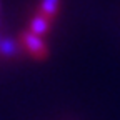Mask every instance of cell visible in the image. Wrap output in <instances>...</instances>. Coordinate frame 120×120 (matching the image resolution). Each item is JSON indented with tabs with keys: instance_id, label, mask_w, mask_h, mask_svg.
I'll use <instances>...</instances> for the list:
<instances>
[{
	"instance_id": "cell-1",
	"label": "cell",
	"mask_w": 120,
	"mask_h": 120,
	"mask_svg": "<svg viewBox=\"0 0 120 120\" xmlns=\"http://www.w3.org/2000/svg\"><path fill=\"white\" fill-rule=\"evenodd\" d=\"M19 42L22 45V49L35 60H45L49 57V47L47 43L42 40L40 35L32 34L30 30H23L19 35Z\"/></svg>"
},
{
	"instance_id": "cell-3",
	"label": "cell",
	"mask_w": 120,
	"mask_h": 120,
	"mask_svg": "<svg viewBox=\"0 0 120 120\" xmlns=\"http://www.w3.org/2000/svg\"><path fill=\"white\" fill-rule=\"evenodd\" d=\"M50 23H52V22H50L49 19H45L42 13L37 12L34 17L30 19V22H28V30H30L32 34L42 37V35H45V34L50 30Z\"/></svg>"
},
{
	"instance_id": "cell-4",
	"label": "cell",
	"mask_w": 120,
	"mask_h": 120,
	"mask_svg": "<svg viewBox=\"0 0 120 120\" xmlns=\"http://www.w3.org/2000/svg\"><path fill=\"white\" fill-rule=\"evenodd\" d=\"M58 8H60V0H40L38 13H42L50 22H53V19L58 13Z\"/></svg>"
},
{
	"instance_id": "cell-5",
	"label": "cell",
	"mask_w": 120,
	"mask_h": 120,
	"mask_svg": "<svg viewBox=\"0 0 120 120\" xmlns=\"http://www.w3.org/2000/svg\"><path fill=\"white\" fill-rule=\"evenodd\" d=\"M2 38H4V37H0V42H2Z\"/></svg>"
},
{
	"instance_id": "cell-2",
	"label": "cell",
	"mask_w": 120,
	"mask_h": 120,
	"mask_svg": "<svg viewBox=\"0 0 120 120\" xmlns=\"http://www.w3.org/2000/svg\"><path fill=\"white\" fill-rule=\"evenodd\" d=\"M22 45L19 40L13 38H2L0 42V57L2 58H17L22 53Z\"/></svg>"
}]
</instances>
